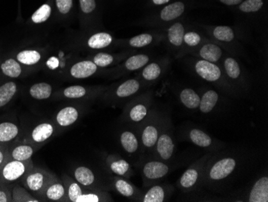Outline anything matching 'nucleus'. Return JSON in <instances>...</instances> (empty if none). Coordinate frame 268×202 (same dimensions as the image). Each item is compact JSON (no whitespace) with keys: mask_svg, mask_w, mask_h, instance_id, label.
Here are the masks:
<instances>
[{"mask_svg":"<svg viewBox=\"0 0 268 202\" xmlns=\"http://www.w3.org/2000/svg\"><path fill=\"white\" fill-rule=\"evenodd\" d=\"M242 157L239 153L223 149L214 153L205 169L203 188L218 191L237 174L241 167Z\"/></svg>","mask_w":268,"mask_h":202,"instance_id":"nucleus-1","label":"nucleus"},{"mask_svg":"<svg viewBox=\"0 0 268 202\" xmlns=\"http://www.w3.org/2000/svg\"><path fill=\"white\" fill-rule=\"evenodd\" d=\"M186 64L198 78L215 86L220 91L226 93V95L234 97L243 96L229 83L220 64L190 56L186 60Z\"/></svg>","mask_w":268,"mask_h":202,"instance_id":"nucleus-2","label":"nucleus"},{"mask_svg":"<svg viewBox=\"0 0 268 202\" xmlns=\"http://www.w3.org/2000/svg\"><path fill=\"white\" fill-rule=\"evenodd\" d=\"M209 39L222 47L229 54L236 56L239 53V33L233 27L227 25L199 24Z\"/></svg>","mask_w":268,"mask_h":202,"instance_id":"nucleus-3","label":"nucleus"},{"mask_svg":"<svg viewBox=\"0 0 268 202\" xmlns=\"http://www.w3.org/2000/svg\"><path fill=\"white\" fill-rule=\"evenodd\" d=\"M220 65L223 70L229 83L244 95L251 88V78L241 62L233 55L226 53L222 58Z\"/></svg>","mask_w":268,"mask_h":202,"instance_id":"nucleus-4","label":"nucleus"},{"mask_svg":"<svg viewBox=\"0 0 268 202\" xmlns=\"http://www.w3.org/2000/svg\"><path fill=\"white\" fill-rule=\"evenodd\" d=\"M166 113L152 109L146 120L138 126L141 149L154 152L155 145L162 131Z\"/></svg>","mask_w":268,"mask_h":202,"instance_id":"nucleus-5","label":"nucleus"},{"mask_svg":"<svg viewBox=\"0 0 268 202\" xmlns=\"http://www.w3.org/2000/svg\"><path fill=\"white\" fill-rule=\"evenodd\" d=\"M214 153L215 152H207L204 156L199 158L195 163H192L189 167L185 169V171L182 173V175L177 182V185L180 190L188 193L203 189L205 169L209 159Z\"/></svg>","mask_w":268,"mask_h":202,"instance_id":"nucleus-6","label":"nucleus"},{"mask_svg":"<svg viewBox=\"0 0 268 202\" xmlns=\"http://www.w3.org/2000/svg\"><path fill=\"white\" fill-rule=\"evenodd\" d=\"M192 7L190 0H175L162 7L160 10L151 18V25L162 29L177 20L182 19V16Z\"/></svg>","mask_w":268,"mask_h":202,"instance_id":"nucleus-7","label":"nucleus"},{"mask_svg":"<svg viewBox=\"0 0 268 202\" xmlns=\"http://www.w3.org/2000/svg\"><path fill=\"white\" fill-rule=\"evenodd\" d=\"M152 93L149 92L130 100L124 108L122 115L124 120L137 127L141 126L152 110Z\"/></svg>","mask_w":268,"mask_h":202,"instance_id":"nucleus-8","label":"nucleus"},{"mask_svg":"<svg viewBox=\"0 0 268 202\" xmlns=\"http://www.w3.org/2000/svg\"><path fill=\"white\" fill-rule=\"evenodd\" d=\"M176 149L177 147L174 134V125L170 115L166 114L162 131L159 134L152 153L155 154V157L157 159L171 163L175 156Z\"/></svg>","mask_w":268,"mask_h":202,"instance_id":"nucleus-9","label":"nucleus"},{"mask_svg":"<svg viewBox=\"0 0 268 202\" xmlns=\"http://www.w3.org/2000/svg\"><path fill=\"white\" fill-rule=\"evenodd\" d=\"M33 167L31 159L20 161L8 157L6 161L0 165V185L9 186L12 184L21 183L23 177Z\"/></svg>","mask_w":268,"mask_h":202,"instance_id":"nucleus-10","label":"nucleus"},{"mask_svg":"<svg viewBox=\"0 0 268 202\" xmlns=\"http://www.w3.org/2000/svg\"><path fill=\"white\" fill-rule=\"evenodd\" d=\"M174 166L169 162L162 161L161 159H146L141 166V177H142L144 186L148 187L161 182L165 177L170 174Z\"/></svg>","mask_w":268,"mask_h":202,"instance_id":"nucleus-11","label":"nucleus"},{"mask_svg":"<svg viewBox=\"0 0 268 202\" xmlns=\"http://www.w3.org/2000/svg\"><path fill=\"white\" fill-rule=\"evenodd\" d=\"M182 136L184 140L207 152H218L226 146L225 143L216 140L203 129L195 126H188L183 130Z\"/></svg>","mask_w":268,"mask_h":202,"instance_id":"nucleus-12","label":"nucleus"},{"mask_svg":"<svg viewBox=\"0 0 268 202\" xmlns=\"http://www.w3.org/2000/svg\"><path fill=\"white\" fill-rule=\"evenodd\" d=\"M55 176L46 169L33 167L23 177L21 184L28 192H31L41 200L43 192Z\"/></svg>","mask_w":268,"mask_h":202,"instance_id":"nucleus-13","label":"nucleus"},{"mask_svg":"<svg viewBox=\"0 0 268 202\" xmlns=\"http://www.w3.org/2000/svg\"><path fill=\"white\" fill-rule=\"evenodd\" d=\"M187 27L186 23L181 19L161 29L164 32V41L168 47L169 50L174 53L175 56L179 53L182 47L184 34Z\"/></svg>","mask_w":268,"mask_h":202,"instance_id":"nucleus-14","label":"nucleus"},{"mask_svg":"<svg viewBox=\"0 0 268 202\" xmlns=\"http://www.w3.org/2000/svg\"><path fill=\"white\" fill-rule=\"evenodd\" d=\"M226 53H228L222 47L209 39L198 47L197 49L192 51L187 56L220 64Z\"/></svg>","mask_w":268,"mask_h":202,"instance_id":"nucleus-15","label":"nucleus"},{"mask_svg":"<svg viewBox=\"0 0 268 202\" xmlns=\"http://www.w3.org/2000/svg\"><path fill=\"white\" fill-rule=\"evenodd\" d=\"M170 57L164 56L159 60L149 61L141 71V80L147 85H152L158 82L167 72L170 65Z\"/></svg>","mask_w":268,"mask_h":202,"instance_id":"nucleus-16","label":"nucleus"},{"mask_svg":"<svg viewBox=\"0 0 268 202\" xmlns=\"http://www.w3.org/2000/svg\"><path fill=\"white\" fill-rule=\"evenodd\" d=\"M145 192H143L139 201L141 202H165L170 198L174 191V187L165 183H157L148 187Z\"/></svg>","mask_w":268,"mask_h":202,"instance_id":"nucleus-17","label":"nucleus"},{"mask_svg":"<svg viewBox=\"0 0 268 202\" xmlns=\"http://www.w3.org/2000/svg\"><path fill=\"white\" fill-rule=\"evenodd\" d=\"M41 201L66 202L68 200L65 185L61 180L55 176L47 185L41 196Z\"/></svg>","mask_w":268,"mask_h":202,"instance_id":"nucleus-18","label":"nucleus"},{"mask_svg":"<svg viewBox=\"0 0 268 202\" xmlns=\"http://www.w3.org/2000/svg\"><path fill=\"white\" fill-rule=\"evenodd\" d=\"M209 40L208 37L205 35L203 31H199L198 30L188 27L185 31L183 37V43L179 53L176 56L177 58H182L184 56H187L192 51L197 49L205 41Z\"/></svg>","mask_w":268,"mask_h":202,"instance_id":"nucleus-19","label":"nucleus"},{"mask_svg":"<svg viewBox=\"0 0 268 202\" xmlns=\"http://www.w3.org/2000/svg\"><path fill=\"white\" fill-rule=\"evenodd\" d=\"M142 88V82L136 78L128 79L120 84L112 92L108 98H111L113 102L122 101L135 96Z\"/></svg>","mask_w":268,"mask_h":202,"instance_id":"nucleus-20","label":"nucleus"},{"mask_svg":"<svg viewBox=\"0 0 268 202\" xmlns=\"http://www.w3.org/2000/svg\"><path fill=\"white\" fill-rule=\"evenodd\" d=\"M112 186L114 190L125 196L126 198L133 199V200L139 201L142 195V191L140 190L137 187L132 184L130 181L126 180L125 177H113L112 178Z\"/></svg>","mask_w":268,"mask_h":202,"instance_id":"nucleus-21","label":"nucleus"},{"mask_svg":"<svg viewBox=\"0 0 268 202\" xmlns=\"http://www.w3.org/2000/svg\"><path fill=\"white\" fill-rule=\"evenodd\" d=\"M73 177L75 181L85 189H100V182L97 176L90 167L86 166H78L73 171Z\"/></svg>","mask_w":268,"mask_h":202,"instance_id":"nucleus-22","label":"nucleus"},{"mask_svg":"<svg viewBox=\"0 0 268 202\" xmlns=\"http://www.w3.org/2000/svg\"><path fill=\"white\" fill-rule=\"evenodd\" d=\"M244 201L268 202V177L266 175L258 177L253 183L247 192Z\"/></svg>","mask_w":268,"mask_h":202,"instance_id":"nucleus-23","label":"nucleus"},{"mask_svg":"<svg viewBox=\"0 0 268 202\" xmlns=\"http://www.w3.org/2000/svg\"><path fill=\"white\" fill-rule=\"evenodd\" d=\"M164 39V32L162 30L159 29V31L145 32L132 37L128 40L127 45L132 48H145L151 45H158L161 42H163Z\"/></svg>","mask_w":268,"mask_h":202,"instance_id":"nucleus-24","label":"nucleus"},{"mask_svg":"<svg viewBox=\"0 0 268 202\" xmlns=\"http://www.w3.org/2000/svg\"><path fill=\"white\" fill-rule=\"evenodd\" d=\"M107 167L111 173L118 177L129 178L133 176V169L130 163L116 155H108L105 159Z\"/></svg>","mask_w":268,"mask_h":202,"instance_id":"nucleus-25","label":"nucleus"},{"mask_svg":"<svg viewBox=\"0 0 268 202\" xmlns=\"http://www.w3.org/2000/svg\"><path fill=\"white\" fill-rule=\"evenodd\" d=\"M267 0H243L235 8L236 12L249 18L257 17L266 10Z\"/></svg>","mask_w":268,"mask_h":202,"instance_id":"nucleus-26","label":"nucleus"},{"mask_svg":"<svg viewBox=\"0 0 268 202\" xmlns=\"http://www.w3.org/2000/svg\"><path fill=\"white\" fill-rule=\"evenodd\" d=\"M55 132V126L50 122H44L35 126L30 133L29 141L31 144L39 145L45 144L52 138Z\"/></svg>","mask_w":268,"mask_h":202,"instance_id":"nucleus-27","label":"nucleus"},{"mask_svg":"<svg viewBox=\"0 0 268 202\" xmlns=\"http://www.w3.org/2000/svg\"><path fill=\"white\" fill-rule=\"evenodd\" d=\"M221 96L216 90L206 89L200 95V103L199 110L203 115L210 114L214 111L215 107L219 104Z\"/></svg>","mask_w":268,"mask_h":202,"instance_id":"nucleus-28","label":"nucleus"},{"mask_svg":"<svg viewBox=\"0 0 268 202\" xmlns=\"http://www.w3.org/2000/svg\"><path fill=\"white\" fill-rule=\"evenodd\" d=\"M81 116V109L73 106L62 108L56 116V123L61 127H68L78 122Z\"/></svg>","mask_w":268,"mask_h":202,"instance_id":"nucleus-29","label":"nucleus"},{"mask_svg":"<svg viewBox=\"0 0 268 202\" xmlns=\"http://www.w3.org/2000/svg\"><path fill=\"white\" fill-rule=\"evenodd\" d=\"M119 140L124 151L130 155L137 153L141 148L139 137L132 130H123L120 134Z\"/></svg>","mask_w":268,"mask_h":202,"instance_id":"nucleus-30","label":"nucleus"},{"mask_svg":"<svg viewBox=\"0 0 268 202\" xmlns=\"http://www.w3.org/2000/svg\"><path fill=\"white\" fill-rule=\"evenodd\" d=\"M99 67L93 60H82L72 65L70 70L71 76L78 79L90 78L98 72Z\"/></svg>","mask_w":268,"mask_h":202,"instance_id":"nucleus-31","label":"nucleus"},{"mask_svg":"<svg viewBox=\"0 0 268 202\" xmlns=\"http://www.w3.org/2000/svg\"><path fill=\"white\" fill-rule=\"evenodd\" d=\"M102 90H88L87 88L81 86H71L66 88L63 93L64 96L69 99H91L93 97H97L100 95Z\"/></svg>","mask_w":268,"mask_h":202,"instance_id":"nucleus-32","label":"nucleus"},{"mask_svg":"<svg viewBox=\"0 0 268 202\" xmlns=\"http://www.w3.org/2000/svg\"><path fill=\"white\" fill-rule=\"evenodd\" d=\"M178 99L181 105L189 111L199 110L200 95L191 88H182L178 91Z\"/></svg>","mask_w":268,"mask_h":202,"instance_id":"nucleus-33","label":"nucleus"},{"mask_svg":"<svg viewBox=\"0 0 268 202\" xmlns=\"http://www.w3.org/2000/svg\"><path fill=\"white\" fill-rule=\"evenodd\" d=\"M38 145L31 144H21L17 146L14 147L12 149H9V156L11 159L25 161L31 159L33 154L38 149Z\"/></svg>","mask_w":268,"mask_h":202,"instance_id":"nucleus-34","label":"nucleus"},{"mask_svg":"<svg viewBox=\"0 0 268 202\" xmlns=\"http://www.w3.org/2000/svg\"><path fill=\"white\" fill-rule=\"evenodd\" d=\"M113 42L111 34L104 31H100L91 35L87 39V46L94 50L106 49Z\"/></svg>","mask_w":268,"mask_h":202,"instance_id":"nucleus-35","label":"nucleus"},{"mask_svg":"<svg viewBox=\"0 0 268 202\" xmlns=\"http://www.w3.org/2000/svg\"><path fill=\"white\" fill-rule=\"evenodd\" d=\"M112 201L108 192L100 189H86L78 197L76 202H107Z\"/></svg>","mask_w":268,"mask_h":202,"instance_id":"nucleus-36","label":"nucleus"},{"mask_svg":"<svg viewBox=\"0 0 268 202\" xmlns=\"http://www.w3.org/2000/svg\"><path fill=\"white\" fill-rule=\"evenodd\" d=\"M62 181L64 182L66 189H67L68 200L71 202H76L78 197L83 193L84 191L86 189L84 188L82 185H80L79 183L75 179L70 178L67 175L63 176Z\"/></svg>","mask_w":268,"mask_h":202,"instance_id":"nucleus-37","label":"nucleus"},{"mask_svg":"<svg viewBox=\"0 0 268 202\" xmlns=\"http://www.w3.org/2000/svg\"><path fill=\"white\" fill-rule=\"evenodd\" d=\"M150 56L149 55L143 54V53L133 55L126 59L124 63L123 68L128 72L137 71L145 66L150 61Z\"/></svg>","mask_w":268,"mask_h":202,"instance_id":"nucleus-38","label":"nucleus"},{"mask_svg":"<svg viewBox=\"0 0 268 202\" xmlns=\"http://www.w3.org/2000/svg\"><path fill=\"white\" fill-rule=\"evenodd\" d=\"M20 128L17 125L11 122L0 123V144L11 142L17 137Z\"/></svg>","mask_w":268,"mask_h":202,"instance_id":"nucleus-39","label":"nucleus"},{"mask_svg":"<svg viewBox=\"0 0 268 202\" xmlns=\"http://www.w3.org/2000/svg\"><path fill=\"white\" fill-rule=\"evenodd\" d=\"M12 198L13 202H39V198L33 196L24 187L16 185L12 189Z\"/></svg>","mask_w":268,"mask_h":202,"instance_id":"nucleus-40","label":"nucleus"},{"mask_svg":"<svg viewBox=\"0 0 268 202\" xmlns=\"http://www.w3.org/2000/svg\"><path fill=\"white\" fill-rule=\"evenodd\" d=\"M52 88L49 84L42 82V83L35 84L30 89V94L35 99H48L52 95Z\"/></svg>","mask_w":268,"mask_h":202,"instance_id":"nucleus-41","label":"nucleus"},{"mask_svg":"<svg viewBox=\"0 0 268 202\" xmlns=\"http://www.w3.org/2000/svg\"><path fill=\"white\" fill-rule=\"evenodd\" d=\"M17 91V86L14 82H8L0 86V108L6 106L13 98Z\"/></svg>","mask_w":268,"mask_h":202,"instance_id":"nucleus-42","label":"nucleus"},{"mask_svg":"<svg viewBox=\"0 0 268 202\" xmlns=\"http://www.w3.org/2000/svg\"><path fill=\"white\" fill-rule=\"evenodd\" d=\"M1 69L3 73L10 78H18L22 72L20 64L14 59H8L5 62L3 63Z\"/></svg>","mask_w":268,"mask_h":202,"instance_id":"nucleus-43","label":"nucleus"},{"mask_svg":"<svg viewBox=\"0 0 268 202\" xmlns=\"http://www.w3.org/2000/svg\"><path fill=\"white\" fill-rule=\"evenodd\" d=\"M118 60V56L108 53H98L93 57V61L99 68L110 66Z\"/></svg>","mask_w":268,"mask_h":202,"instance_id":"nucleus-44","label":"nucleus"},{"mask_svg":"<svg viewBox=\"0 0 268 202\" xmlns=\"http://www.w3.org/2000/svg\"><path fill=\"white\" fill-rule=\"evenodd\" d=\"M41 56L39 52L35 50L22 51L17 55V60L22 64L32 65L39 62Z\"/></svg>","mask_w":268,"mask_h":202,"instance_id":"nucleus-45","label":"nucleus"},{"mask_svg":"<svg viewBox=\"0 0 268 202\" xmlns=\"http://www.w3.org/2000/svg\"><path fill=\"white\" fill-rule=\"evenodd\" d=\"M50 6L48 4H44L35 13L33 14L31 20L35 23H44L50 17Z\"/></svg>","mask_w":268,"mask_h":202,"instance_id":"nucleus-46","label":"nucleus"},{"mask_svg":"<svg viewBox=\"0 0 268 202\" xmlns=\"http://www.w3.org/2000/svg\"><path fill=\"white\" fill-rule=\"evenodd\" d=\"M81 9L84 14L90 15L97 9V2L96 0H80Z\"/></svg>","mask_w":268,"mask_h":202,"instance_id":"nucleus-47","label":"nucleus"},{"mask_svg":"<svg viewBox=\"0 0 268 202\" xmlns=\"http://www.w3.org/2000/svg\"><path fill=\"white\" fill-rule=\"evenodd\" d=\"M7 185H0V202L12 201V189Z\"/></svg>","mask_w":268,"mask_h":202,"instance_id":"nucleus-48","label":"nucleus"},{"mask_svg":"<svg viewBox=\"0 0 268 202\" xmlns=\"http://www.w3.org/2000/svg\"><path fill=\"white\" fill-rule=\"evenodd\" d=\"M56 6L60 13L67 14L72 7V0H56Z\"/></svg>","mask_w":268,"mask_h":202,"instance_id":"nucleus-49","label":"nucleus"},{"mask_svg":"<svg viewBox=\"0 0 268 202\" xmlns=\"http://www.w3.org/2000/svg\"><path fill=\"white\" fill-rule=\"evenodd\" d=\"M9 149L10 148L7 147L6 145H4V144H0V165L4 162L6 161L7 159H8V156H9Z\"/></svg>","mask_w":268,"mask_h":202,"instance_id":"nucleus-50","label":"nucleus"},{"mask_svg":"<svg viewBox=\"0 0 268 202\" xmlns=\"http://www.w3.org/2000/svg\"><path fill=\"white\" fill-rule=\"evenodd\" d=\"M215 1L222 4L224 6L229 7V8H236L243 2V0H215Z\"/></svg>","mask_w":268,"mask_h":202,"instance_id":"nucleus-51","label":"nucleus"},{"mask_svg":"<svg viewBox=\"0 0 268 202\" xmlns=\"http://www.w3.org/2000/svg\"><path fill=\"white\" fill-rule=\"evenodd\" d=\"M173 0H151L152 6L156 7V8H162L165 6L166 4H170Z\"/></svg>","mask_w":268,"mask_h":202,"instance_id":"nucleus-52","label":"nucleus"},{"mask_svg":"<svg viewBox=\"0 0 268 202\" xmlns=\"http://www.w3.org/2000/svg\"><path fill=\"white\" fill-rule=\"evenodd\" d=\"M48 65H49V68L56 69V67L58 66V60L55 57H52L48 61Z\"/></svg>","mask_w":268,"mask_h":202,"instance_id":"nucleus-53","label":"nucleus"}]
</instances>
